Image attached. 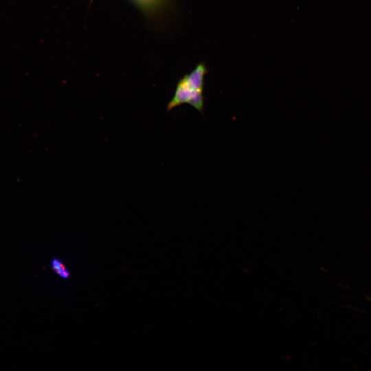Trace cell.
Masks as SVG:
<instances>
[{"label":"cell","mask_w":371,"mask_h":371,"mask_svg":"<svg viewBox=\"0 0 371 371\" xmlns=\"http://www.w3.org/2000/svg\"><path fill=\"white\" fill-rule=\"evenodd\" d=\"M52 270L62 279H68L71 275L69 270L62 260L54 257L51 259Z\"/></svg>","instance_id":"cell-2"},{"label":"cell","mask_w":371,"mask_h":371,"mask_svg":"<svg viewBox=\"0 0 371 371\" xmlns=\"http://www.w3.org/2000/svg\"><path fill=\"white\" fill-rule=\"evenodd\" d=\"M136 3L143 8H152L159 4L161 0H133Z\"/></svg>","instance_id":"cell-3"},{"label":"cell","mask_w":371,"mask_h":371,"mask_svg":"<svg viewBox=\"0 0 371 371\" xmlns=\"http://www.w3.org/2000/svg\"><path fill=\"white\" fill-rule=\"evenodd\" d=\"M207 72L205 65L200 63L190 74L180 79L175 94L167 106V111L181 104H188L203 113L205 106L204 78Z\"/></svg>","instance_id":"cell-1"}]
</instances>
